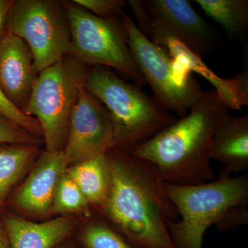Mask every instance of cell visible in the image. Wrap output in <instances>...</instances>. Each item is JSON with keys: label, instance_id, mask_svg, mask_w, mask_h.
<instances>
[{"label": "cell", "instance_id": "obj_1", "mask_svg": "<svg viewBox=\"0 0 248 248\" xmlns=\"http://www.w3.org/2000/svg\"><path fill=\"white\" fill-rule=\"evenodd\" d=\"M111 173L110 190L98 209L113 228L141 248H175L166 221L179 213L151 163L114 147L107 152Z\"/></svg>", "mask_w": 248, "mask_h": 248}, {"label": "cell", "instance_id": "obj_2", "mask_svg": "<svg viewBox=\"0 0 248 248\" xmlns=\"http://www.w3.org/2000/svg\"><path fill=\"white\" fill-rule=\"evenodd\" d=\"M229 109L215 89L203 91L187 115L175 120L132 155L153 164L165 182L195 185L213 181L212 140L230 115Z\"/></svg>", "mask_w": 248, "mask_h": 248}, {"label": "cell", "instance_id": "obj_3", "mask_svg": "<svg viewBox=\"0 0 248 248\" xmlns=\"http://www.w3.org/2000/svg\"><path fill=\"white\" fill-rule=\"evenodd\" d=\"M85 87L108 110L116 148L128 154L176 120L153 96L124 81L108 67L89 68Z\"/></svg>", "mask_w": 248, "mask_h": 248}, {"label": "cell", "instance_id": "obj_4", "mask_svg": "<svg viewBox=\"0 0 248 248\" xmlns=\"http://www.w3.org/2000/svg\"><path fill=\"white\" fill-rule=\"evenodd\" d=\"M223 168L217 179L195 185L164 182V188L179 213L166 227L175 248H203V237L210 226L228 210L248 206V176L231 177Z\"/></svg>", "mask_w": 248, "mask_h": 248}, {"label": "cell", "instance_id": "obj_5", "mask_svg": "<svg viewBox=\"0 0 248 248\" xmlns=\"http://www.w3.org/2000/svg\"><path fill=\"white\" fill-rule=\"evenodd\" d=\"M88 73L86 64L67 55L39 73L23 112L40 124L46 151L64 150L71 112Z\"/></svg>", "mask_w": 248, "mask_h": 248}, {"label": "cell", "instance_id": "obj_6", "mask_svg": "<svg viewBox=\"0 0 248 248\" xmlns=\"http://www.w3.org/2000/svg\"><path fill=\"white\" fill-rule=\"evenodd\" d=\"M121 21L130 52L155 100L165 110L184 117L203 91L192 72L182 66L164 48L148 39L125 13Z\"/></svg>", "mask_w": 248, "mask_h": 248}, {"label": "cell", "instance_id": "obj_7", "mask_svg": "<svg viewBox=\"0 0 248 248\" xmlns=\"http://www.w3.org/2000/svg\"><path fill=\"white\" fill-rule=\"evenodd\" d=\"M71 31V53L84 64L115 68L133 80L146 84L127 42L121 21L97 17L72 1H64Z\"/></svg>", "mask_w": 248, "mask_h": 248}, {"label": "cell", "instance_id": "obj_8", "mask_svg": "<svg viewBox=\"0 0 248 248\" xmlns=\"http://www.w3.org/2000/svg\"><path fill=\"white\" fill-rule=\"evenodd\" d=\"M6 31L26 42L38 73L71 53L64 1L14 0L6 17Z\"/></svg>", "mask_w": 248, "mask_h": 248}, {"label": "cell", "instance_id": "obj_9", "mask_svg": "<svg viewBox=\"0 0 248 248\" xmlns=\"http://www.w3.org/2000/svg\"><path fill=\"white\" fill-rule=\"evenodd\" d=\"M116 147L108 110L83 87L70 117L65 155L69 166L105 154Z\"/></svg>", "mask_w": 248, "mask_h": 248}, {"label": "cell", "instance_id": "obj_10", "mask_svg": "<svg viewBox=\"0 0 248 248\" xmlns=\"http://www.w3.org/2000/svg\"><path fill=\"white\" fill-rule=\"evenodd\" d=\"M148 22L184 44L201 58L218 44L213 28L186 0H141Z\"/></svg>", "mask_w": 248, "mask_h": 248}, {"label": "cell", "instance_id": "obj_11", "mask_svg": "<svg viewBox=\"0 0 248 248\" xmlns=\"http://www.w3.org/2000/svg\"><path fill=\"white\" fill-rule=\"evenodd\" d=\"M132 10L138 22L137 27L142 33L161 46L179 64L208 80L230 109L241 110L243 106L248 107V70L241 72L233 79L220 78L204 63L203 59L191 51L184 44L152 25L146 19L141 4H134Z\"/></svg>", "mask_w": 248, "mask_h": 248}, {"label": "cell", "instance_id": "obj_12", "mask_svg": "<svg viewBox=\"0 0 248 248\" xmlns=\"http://www.w3.org/2000/svg\"><path fill=\"white\" fill-rule=\"evenodd\" d=\"M38 76L29 46L6 32L0 38V89L22 112Z\"/></svg>", "mask_w": 248, "mask_h": 248}, {"label": "cell", "instance_id": "obj_13", "mask_svg": "<svg viewBox=\"0 0 248 248\" xmlns=\"http://www.w3.org/2000/svg\"><path fill=\"white\" fill-rule=\"evenodd\" d=\"M68 166L64 151L43 152L15 193L14 205L32 215L50 213L57 186Z\"/></svg>", "mask_w": 248, "mask_h": 248}, {"label": "cell", "instance_id": "obj_14", "mask_svg": "<svg viewBox=\"0 0 248 248\" xmlns=\"http://www.w3.org/2000/svg\"><path fill=\"white\" fill-rule=\"evenodd\" d=\"M10 248H54L71 234L76 221L62 217L43 223H34L19 217H5Z\"/></svg>", "mask_w": 248, "mask_h": 248}, {"label": "cell", "instance_id": "obj_15", "mask_svg": "<svg viewBox=\"0 0 248 248\" xmlns=\"http://www.w3.org/2000/svg\"><path fill=\"white\" fill-rule=\"evenodd\" d=\"M210 159L234 172L248 169V114L228 118L214 134Z\"/></svg>", "mask_w": 248, "mask_h": 248}, {"label": "cell", "instance_id": "obj_16", "mask_svg": "<svg viewBox=\"0 0 248 248\" xmlns=\"http://www.w3.org/2000/svg\"><path fill=\"white\" fill-rule=\"evenodd\" d=\"M66 172L84 194L90 205L100 208L107 200L111 184L107 153L68 166Z\"/></svg>", "mask_w": 248, "mask_h": 248}, {"label": "cell", "instance_id": "obj_17", "mask_svg": "<svg viewBox=\"0 0 248 248\" xmlns=\"http://www.w3.org/2000/svg\"><path fill=\"white\" fill-rule=\"evenodd\" d=\"M195 2L218 23L230 37L241 39L247 34L248 0H195Z\"/></svg>", "mask_w": 248, "mask_h": 248}, {"label": "cell", "instance_id": "obj_18", "mask_svg": "<svg viewBox=\"0 0 248 248\" xmlns=\"http://www.w3.org/2000/svg\"><path fill=\"white\" fill-rule=\"evenodd\" d=\"M37 145H0V204L38 152Z\"/></svg>", "mask_w": 248, "mask_h": 248}, {"label": "cell", "instance_id": "obj_19", "mask_svg": "<svg viewBox=\"0 0 248 248\" xmlns=\"http://www.w3.org/2000/svg\"><path fill=\"white\" fill-rule=\"evenodd\" d=\"M81 241L84 248H141L129 242L113 227L99 221L85 227Z\"/></svg>", "mask_w": 248, "mask_h": 248}, {"label": "cell", "instance_id": "obj_20", "mask_svg": "<svg viewBox=\"0 0 248 248\" xmlns=\"http://www.w3.org/2000/svg\"><path fill=\"white\" fill-rule=\"evenodd\" d=\"M90 204L76 182L66 172L60 179L50 213L65 214L84 211L89 208Z\"/></svg>", "mask_w": 248, "mask_h": 248}, {"label": "cell", "instance_id": "obj_21", "mask_svg": "<svg viewBox=\"0 0 248 248\" xmlns=\"http://www.w3.org/2000/svg\"><path fill=\"white\" fill-rule=\"evenodd\" d=\"M0 115L17 124L21 128L27 130L28 132L36 135L42 136V128L39 122L34 117L28 116L24 114L22 110L14 106L0 89Z\"/></svg>", "mask_w": 248, "mask_h": 248}, {"label": "cell", "instance_id": "obj_22", "mask_svg": "<svg viewBox=\"0 0 248 248\" xmlns=\"http://www.w3.org/2000/svg\"><path fill=\"white\" fill-rule=\"evenodd\" d=\"M43 138L32 135L0 115V145L24 144L39 146Z\"/></svg>", "mask_w": 248, "mask_h": 248}, {"label": "cell", "instance_id": "obj_23", "mask_svg": "<svg viewBox=\"0 0 248 248\" xmlns=\"http://www.w3.org/2000/svg\"><path fill=\"white\" fill-rule=\"evenodd\" d=\"M73 3L103 19H113L120 17L127 4L124 0H73Z\"/></svg>", "mask_w": 248, "mask_h": 248}, {"label": "cell", "instance_id": "obj_24", "mask_svg": "<svg viewBox=\"0 0 248 248\" xmlns=\"http://www.w3.org/2000/svg\"><path fill=\"white\" fill-rule=\"evenodd\" d=\"M248 223V206H236L228 210L217 223L218 231H231Z\"/></svg>", "mask_w": 248, "mask_h": 248}, {"label": "cell", "instance_id": "obj_25", "mask_svg": "<svg viewBox=\"0 0 248 248\" xmlns=\"http://www.w3.org/2000/svg\"><path fill=\"white\" fill-rule=\"evenodd\" d=\"M14 0H0V38L6 32V21Z\"/></svg>", "mask_w": 248, "mask_h": 248}, {"label": "cell", "instance_id": "obj_26", "mask_svg": "<svg viewBox=\"0 0 248 248\" xmlns=\"http://www.w3.org/2000/svg\"><path fill=\"white\" fill-rule=\"evenodd\" d=\"M0 248H10L7 235L0 228Z\"/></svg>", "mask_w": 248, "mask_h": 248}, {"label": "cell", "instance_id": "obj_27", "mask_svg": "<svg viewBox=\"0 0 248 248\" xmlns=\"http://www.w3.org/2000/svg\"><path fill=\"white\" fill-rule=\"evenodd\" d=\"M56 248H70L65 247V246H60V247H57Z\"/></svg>", "mask_w": 248, "mask_h": 248}]
</instances>
